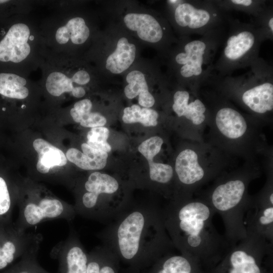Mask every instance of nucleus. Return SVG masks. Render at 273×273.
I'll use <instances>...</instances> for the list:
<instances>
[{"label":"nucleus","instance_id":"16","mask_svg":"<svg viewBox=\"0 0 273 273\" xmlns=\"http://www.w3.org/2000/svg\"><path fill=\"white\" fill-rule=\"evenodd\" d=\"M135 53V45L129 43L126 38L121 37L118 41L115 51L108 57L106 68L113 73H121L132 64Z\"/></svg>","mask_w":273,"mask_h":273},{"label":"nucleus","instance_id":"15","mask_svg":"<svg viewBox=\"0 0 273 273\" xmlns=\"http://www.w3.org/2000/svg\"><path fill=\"white\" fill-rule=\"evenodd\" d=\"M33 146L38 154L36 165L37 171L47 174L55 166H62L67 163L64 153L59 149L42 139L34 141Z\"/></svg>","mask_w":273,"mask_h":273},{"label":"nucleus","instance_id":"12","mask_svg":"<svg viewBox=\"0 0 273 273\" xmlns=\"http://www.w3.org/2000/svg\"><path fill=\"white\" fill-rule=\"evenodd\" d=\"M175 170L180 181L185 185L194 184L204 175V170L198 161L197 153L189 149L182 151L178 155Z\"/></svg>","mask_w":273,"mask_h":273},{"label":"nucleus","instance_id":"29","mask_svg":"<svg viewBox=\"0 0 273 273\" xmlns=\"http://www.w3.org/2000/svg\"><path fill=\"white\" fill-rule=\"evenodd\" d=\"M260 31L265 40L273 38V9L269 4L266 9L252 22Z\"/></svg>","mask_w":273,"mask_h":273},{"label":"nucleus","instance_id":"18","mask_svg":"<svg viewBox=\"0 0 273 273\" xmlns=\"http://www.w3.org/2000/svg\"><path fill=\"white\" fill-rule=\"evenodd\" d=\"M89 33V29L84 19L81 17H75L57 29L55 38L60 44H65L70 39L74 44H80L87 39Z\"/></svg>","mask_w":273,"mask_h":273},{"label":"nucleus","instance_id":"13","mask_svg":"<svg viewBox=\"0 0 273 273\" xmlns=\"http://www.w3.org/2000/svg\"><path fill=\"white\" fill-rule=\"evenodd\" d=\"M120 264L115 254L102 245L88 253L86 273H120Z\"/></svg>","mask_w":273,"mask_h":273},{"label":"nucleus","instance_id":"21","mask_svg":"<svg viewBox=\"0 0 273 273\" xmlns=\"http://www.w3.org/2000/svg\"><path fill=\"white\" fill-rule=\"evenodd\" d=\"M217 5L228 12L231 10L243 12L254 18L259 16L268 6L266 1L224 0L215 1Z\"/></svg>","mask_w":273,"mask_h":273},{"label":"nucleus","instance_id":"9","mask_svg":"<svg viewBox=\"0 0 273 273\" xmlns=\"http://www.w3.org/2000/svg\"><path fill=\"white\" fill-rule=\"evenodd\" d=\"M128 28L135 31L142 40L155 43L161 41L165 28L152 16L147 14L129 13L124 18Z\"/></svg>","mask_w":273,"mask_h":273},{"label":"nucleus","instance_id":"26","mask_svg":"<svg viewBox=\"0 0 273 273\" xmlns=\"http://www.w3.org/2000/svg\"><path fill=\"white\" fill-rule=\"evenodd\" d=\"M66 157L79 168L86 170L102 169L107 163V160L92 158L75 148L69 149Z\"/></svg>","mask_w":273,"mask_h":273},{"label":"nucleus","instance_id":"6","mask_svg":"<svg viewBox=\"0 0 273 273\" xmlns=\"http://www.w3.org/2000/svg\"><path fill=\"white\" fill-rule=\"evenodd\" d=\"M210 214L207 205L195 202L172 209L162 219L178 246L181 247L186 242L190 246L196 247L201 243L200 234Z\"/></svg>","mask_w":273,"mask_h":273},{"label":"nucleus","instance_id":"38","mask_svg":"<svg viewBox=\"0 0 273 273\" xmlns=\"http://www.w3.org/2000/svg\"><path fill=\"white\" fill-rule=\"evenodd\" d=\"M120 273H140L136 271L132 270L129 268H126L124 269L121 270Z\"/></svg>","mask_w":273,"mask_h":273},{"label":"nucleus","instance_id":"40","mask_svg":"<svg viewBox=\"0 0 273 273\" xmlns=\"http://www.w3.org/2000/svg\"><path fill=\"white\" fill-rule=\"evenodd\" d=\"M29 39H30L31 40H33V39H34V36H33V35H30V37H29Z\"/></svg>","mask_w":273,"mask_h":273},{"label":"nucleus","instance_id":"30","mask_svg":"<svg viewBox=\"0 0 273 273\" xmlns=\"http://www.w3.org/2000/svg\"><path fill=\"white\" fill-rule=\"evenodd\" d=\"M163 143L161 138L154 136L142 142L138 150L149 163L153 161L154 157L160 152Z\"/></svg>","mask_w":273,"mask_h":273},{"label":"nucleus","instance_id":"25","mask_svg":"<svg viewBox=\"0 0 273 273\" xmlns=\"http://www.w3.org/2000/svg\"><path fill=\"white\" fill-rule=\"evenodd\" d=\"M73 81L65 74L58 71L51 73L48 76L46 86L48 92L54 96L58 97L74 88Z\"/></svg>","mask_w":273,"mask_h":273},{"label":"nucleus","instance_id":"24","mask_svg":"<svg viewBox=\"0 0 273 273\" xmlns=\"http://www.w3.org/2000/svg\"><path fill=\"white\" fill-rule=\"evenodd\" d=\"M230 261L232 267L229 273H260L254 257L243 251L234 252Z\"/></svg>","mask_w":273,"mask_h":273},{"label":"nucleus","instance_id":"20","mask_svg":"<svg viewBox=\"0 0 273 273\" xmlns=\"http://www.w3.org/2000/svg\"><path fill=\"white\" fill-rule=\"evenodd\" d=\"M189 260L181 255H164L140 273H191Z\"/></svg>","mask_w":273,"mask_h":273},{"label":"nucleus","instance_id":"39","mask_svg":"<svg viewBox=\"0 0 273 273\" xmlns=\"http://www.w3.org/2000/svg\"><path fill=\"white\" fill-rule=\"evenodd\" d=\"M270 201L271 203L272 204H273V194H271L270 196Z\"/></svg>","mask_w":273,"mask_h":273},{"label":"nucleus","instance_id":"14","mask_svg":"<svg viewBox=\"0 0 273 273\" xmlns=\"http://www.w3.org/2000/svg\"><path fill=\"white\" fill-rule=\"evenodd\" d=\"M245 185L240 180L229 181L218 186L212 196L214 206L220 211H226L235 207L241 200Z\"/></svg>","mask_w":273,"mask_h":273},{"label":"nucleus","instance_id":"31","mask_svg":"<svg viewBox=\"0 0 273 273\" xmlns=\"http://www.w3.org/2000/svg\"><path fill=\"white\" fill-rule=\"evenodd\" d=\"M107 122L106 118L99 113L89 112L82 115L80 124L85 127L103 126Z\"/></svg>","mask_w":273,"mask_h":273},{"label":"nucleus","instance_id":"34","mask_svg":"<svg viewBox=\"0 0 273 273\" xmlns=\"http://www.w3.org/2000/svg\"><path fill=\"white\" fill-rule=\"evenodd\" d=\"M81 149L83 154L92 158L107 160V153L94 149L89 146L87 143H83L81 145Z\"/></svg>","mask_w":273,"mask_h":273},{"label":"nucleus","instance_id":"19","mask_svg":"<svg viewBox=\"0 0 273 273\" xmlns=\"http://www.w3.org/2000/svg\"><path fill=\"white\" fill-rule=\"evenodd\" d=\"M83 189L97 195L102 193L118 194L121 191V184L114 176L96 171L88 176L83 184Z\"/></svg>","mask_w":273,"mask_h":273},{"label":"nucleus","instance_id":"22","mask_svg":"<svg viewBox=\"0 0 273 273\" xmlns=\"http://www.w3.org/2000/svg\"><path fill=\"white\" fill-rule=\"evenodd\" d=\"M158 118L156 111L150 108H141L134 104L124 109L122 120L127 124L140 122L145 126H155L158 123Z\"/></svg>","mask_w":273,"mask_h":273},{"label":"nucleus","instance_id":"28","mask_svg":"<svg viewBox=\"0 0 273 273\" xmlns=\"http://www.w3.org/2000/svg\"><path fill=\"white\" fill-rule=\"evenodd\" d=\"M148 163L149 180L162 185L170 181L173 175V169L170 165L154 161Z\"/></svg>","mask_w":273,"mask_h":273},{"label":"nucleus","instance_id":"8","mask_svg":"<svg viewBox=\"0 0 273 273\" xmlns=\"http://www.w3.org/2000/svg\"><path fill=\"white\" fill-rule=\"evenodd\" d=\"M51 255L58 261L57 273H86L88 253L73 229L53 247Z\"/></svg>","mask_w":273,"mask_h":273},{"label":"nucleus","instance_id":"2","mask_svg":"<svg viewBox=\"0 0 273 273\" xmlns=\"http://www.w3.org/2000/svg\"><path fill=\"white\" fill-rule=\"evenodd\" d=\"M265 39L252 22L245 23L230 17L215 61L213 75L223 77L236 70L249 67L259 57L261 43Z\"/></svg>","mask_w":273,"mask_h":273},{"label":"nucleus","instance_id":"37","mask_svg":"<svg viewBox=\"0 0 273 273\" xmlns=\"http://www.w3.org/2000/svg\"><path fill=\"white\" fill-rule=\"evenodd\" d=\"M72 92V95L76 98H81L85 94V89L81 86L74 87Z\"/></svg>","mask_w":273,"mask_h":273},{"label":"nucleus","instance_id":"10","mask_svg":"<svg viewBox=\"0 0 273 273\" xmlns=\"http://www.w3.org/2000/svg\"><path fill=\"white\" fill-rule=\"evenodd\" d=\"M173 101L172 108L178 117H185L195 125L200 124L205 120V105L199 98L192 100L188 90H177L173 95Z\"/></svg>","mask_w":273,"mask_h":273},{"label":"nucleus","instance_id":"17","mask_svg":"<svg viewBox=\"0 0 273 273\" xmlns=\"http://www.w3.org/2000/svg\"><path fill=\"white\" fill-rule=\"evenodd\" d=\"M126 80L128 84L124 91L126 97L132 99L139 96V104L144 108H149L155 103V99L149 92L144 74L139 70L129 72Z\"/></svg>","mask_w":273,"mask_h":273},{"label":"nucleus","instance_id":"36","mask_svg":"<svg viewBox=\"0 0 273 273\" xmlns=\"http://www.w3.org/2000/svg\"><path fill=\"white\" fill-rule=\"evenodd\" d=\"M260 222L263 225L270 224L273 221V207H269L264 210L263 215L259 218Z\"/></svg>","mask_w":273,"mask_h":273},{"label":"nucleus","instance_id":"3","mask_svg":"<svg viewBox=\"0 0 273 273\" xmlns=\"http://www.w3.org/2000/svg\"><path fill=\"white\" fill-rule=\"evenodd\" d=\"M226 27L200 38L186 36L181 49L175 54L174 61L181 79L193 92L207 83L213 74L215 57Z\"/></svg>","mask_w":273,"mask_h":273},{"label":"nucleus","instance_id":"23","mask_svg":"<svg viewBox=\"0 0 273 273\" xmlns=\"http://www.w3.org/2000/svg\"><path fill=\"white\" fill-rule=\"evenodd\" d=\"M39 250L30 252L10 267L0 273H50L38 262L37 257Z\"/></svg>","mask_w":273,"mask_h":273},{"label":"nucleus","instance_id":"11","mask_svg":"<svg viewBox=\"0 0 273 273\" xmlns=\"http://www.w3.org/2000/svg\"><path fill=\"white\" fill-rule=\"evenodd\" d=\"M215 122L220 132L231 139L241 137L247 128L246 121L243 115L230 107H223L217 110Z\"/></svg>","mask_w":273,"mask_h":273},{"label":"nucleus","instance_id":"27","mask_svg":"<svg viewBox=\"0 0 273 273\" xmlns=\"http://www.w3.org/2000/svg\"><path fill=\"white\" fill-rule=\"evenodd\" d=\"M13 201L6 180L0 176V225L10 224Z\"/></svg>","mask_w":273,"mask_h":273},{"label":"nucleus","instance_id":"1","mask_svg":"<svg viewBox=\"0 0 273 273\" xmlns=\"http://www.w3.org/2000/svg\"><path fill=\"white\" fill-rule=\"evenodd\" d=\"M163 224L157 209L129 204L97 236L120 264L140 272L165 254Z\"/></svg>","mask_w":273,"mask_h":273},{"label":"nucleus","instance_id":"33","mask_svg":"<svg viewBox=\"0 0 273 273\" xmlns=\"http://www.w3.org/2000/svg\"><path fill=\"white\" fill-rule=\"evenodd\" d=\"M109 130L105 127L92 128L87 134V143H101L107 142Z\"/></svg>","mask_w":273,"mask_h":273},{"label":"nucleus","instance_id":"5","mask_svg":"<svg viewBox=\"0 0 273 273\" xmlns=\"http://www.w3.org/2000/svg\"><path fill=\"white\" fill-rule=\"evenodd\" d=\"M19 206L15 226L21 231L50 220L61 219L71 222L76 215L73 206L47 195L29 194L19 201Z\"/></svg>","mask_w":273,"mask_h":273},{"label":"nucleus","instance_id":"4","mask_svg":"<svg viewBox=\"0 0 273 273\" xmlns=\"http://www.w3.org/2000/svg\"><path fill=\"white\" fill-rule=\"evenodd\" d=\"M174 20L187 36H203L226 27L230 16L215 1L176 0Z\"/></svg>","mask_w":273,"mask_h":273},{"label":"nucleus","instance_id":"32","mask_svg":"<svg viewBox=\"0 0 273 273\" xmlns=\"http://www.w3.org/2000/svg\"><path fill=\"white\" fill-rule=\"evenodd\" d=\"M92 103L88 99H84L76 102L70 110V114L74 121L80 123L82 115L90 112Z\"/></svg>","mask_w":273,"mask_h":273},{"label":"nucleus","instance_id":"7","mask_svg":"<svg viewBox=\"0 0 273 273\" xmlns=\"http://www.w3.org/2000/svg\"><path fill=\"white\" fill-rule=\"evenodd\" d=\"M40 234L18 230L11 224L0 225V272L25 255L39 250Z\"/></svg>","mask_w":273,"mask_h":273},{"label":"nucleus","instance_id":"35","mask_svg":"<svg viewBox=\"0 0 273 273\" xmlns=\"http://www.w3.org/2000/svg\"><path fill=\"white\" fill-rule=\"evenodd\" d=\"M73 82L80 85L88 83L90 79L89 74L84 70H81L77 71L71 78Z\"/></svg>","mask_w":273,"mask_h":273}]
</instances>
